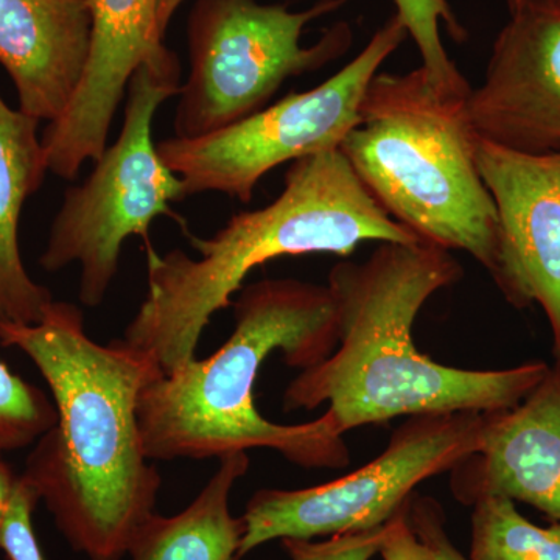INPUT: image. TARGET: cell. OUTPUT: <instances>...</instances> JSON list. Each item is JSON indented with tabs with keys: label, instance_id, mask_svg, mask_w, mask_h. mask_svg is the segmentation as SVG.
Listing matches in <instances>:
<instances>
[{
	"label": "cell",
	"instance_id": "cell-1",
	"mask_svg": "<svg viewBox=\"0 0 560 560\" xmlns=\"http://www.w3.org/2000/svg\"><path fill=\"white\" fill-rule=\"evenodd\" d=\"M0 345L38 368L58 412L22 475L73 551L90 560L127 558L162 486L143 448L138 400L164 374L120 340H92L83 312L69 302H51L38 324H0Z\"/></svg>",
	"mask_w": 560,
	"mask_h": 560
},
{
	"label": "cell",
	"instance_id": "cell-2",
	"mask_svg": "<svg viewBox=\"0 0 560 560\" xmlns=\"http://www.w3.org/2000/svg\"><path fill=\"white\" fill-rule=\"evenodd\" d=\"M463 272L451 250L423 241L378 243L363 261L335 265L327 285L337 304V348L290 382L283 410L329 404L327 411L348 433L404 416L497 412L521 404L550 364L463 370L430 359L415 345L412 327L423 305Z\"/></svg>",
	"mask_w": 560,
	"mask_h": 560
},
{
	"label": "cell",
	"instance_id": "cell-3",
	"mask_svg": "<svg viewBox=\"0 0 560 560\" xmlns=\"http://www.w3.org/2000/svg\"><path fill=\"white\" fill-rule=\"evenodd\" d=\"M234 330L209 359H194L140 390L138 422L150 460L221 458L270 448L305 469H345L350 452L330 411L312 422L280 425L254 405L268 357L304 371L338 345L329 285L298 279L249 283L232 301Z\"/></svg>",
	"mask_w": 560,
	"mask_h": 560
},
{
	"label": "cell",
	"instance_id": "cell-4",
	"mask_svg": "<svg viewBox=\"0 0 560 560\" xmlns=\"http://www.w3.org/2000/svg\"><path fill=\"white\" fill-rule=\"evenodd\" d=\"M183 249L160 254L145 245L147 294L120 341L145 353L168 375L195 359L202 331L257 267L280 257L337 254L361 243L420 238L374 200L340 149L291 162L278 198L232 217L208 238L189 234Z\"/></svg>",
	"mask_w": 560,
	"mask_h": 560
},
{
	"label": "cell",
	"instance_id": "cell-5",
	"mask_svg": "<svg viewBox=\"0 0 560 560\" xmlns=\"http://www.w3.org/2000/svg\"><path fill=\"white\" fill-rule=\"evenodd\" d=\"M469 95L445 90L422 66L378 72L340 150L397 223L420 241L464 250L492 275L499 215L475 160Z\"/></svg>",
	"mask_w": 560,
	"mask_h": 560
},
{
	"label": "cell",
	"instance_id": "cell-6",
	"mask_svg": "<svg viewBox=\"0 0 560 560\" xmlns=\"http://www.w3.org/2000/svg\"><path fill=\"white\" fill-rule=\"evenodd\" d=\"M180 90V62L162 44L131 77L124 125L113 145L95 160L83 184L69 187L40 254L44 270L80 265V301L98 307L119 272L120 254L131 237L150 243V228L172 215L184 200V184L165 165L153 140V121L162 103Z\"/></svg>",
	"mask_w": 560,
	"mask_h": 560
},
{
	"label": "cell",
	"instance_id": "cell-7",
	"mask_svg": "<svg viewBox=\"0 0 560 560\" xmlns=\"http://www.w3.org/2000/svg\"><path fill=\"white\" fill-rule=\"evenodd\" d=\"M349 0H319L290 11L257 0H195L187 21L190 70L180 83L173 138L198 139L264 109L291 77L342 57L352 44L340 22L312 47L302 46L311 22Z\"/></svg>",
	"mask_w": 560,
	"mask_h": 560
},
{
	"label": "cell",
	"instance_id": "cell-8",
	"mask_svg": "<svg viewBox=\"0 0 560 560\" xmlns=\"http://www.w3.org/2000/svg\"><path fill=\"white\" fill-rule=\"evenodd\" d=\"M407 38L394 14L355 58L324 83L287 95L212 135L161 140L156 143L160 156L183 180L186 198L219 191L248 205L257 184L272 168L340 149L359 125L361 102L371 81Z\"/></svg>",
	"mask_w": 560,
	"mask_h": 560
},
{
	"label": "cell",
	"instance_id": "cell-9",
	"mask_svg": "<svg viewBox=\"0 0 560 560\" xmlns=\"http://www.w3.org/2000/svg\"><path fill=\"white\" fill-rule=\"evenodd\" d=\"M486 412L411 416L385 451L337 480L313 488L260 489L243 512L237 560L272 540H315L381 528L407 506L416 488L448 474L477 451Z\"/></svg>",
	"mask_w": 560,
	"mask_h": 560
},
{
	"label": "cell",
	"instance_id": "cell-10",
	"mask_svg": "<svg viewBox=\"0 0 560 560\" xmlns=\"http://www.w3.org/2000/svg\"><path fill=\"white\" fill-rule=\"evenodd\" d=\"M475 160L499 215L490 278L514 307L539 305L560 361V151L523 153L478 136Z\"/></svg>",
	"mask_w": 560,
	"mask_h": 560
},
{
	"label": "cell",
	"instance_id": "cell-11",
	"mask_svg": "<svg viewBox=\"0 0 560 560\" xmlns=\"http://www.w3.org/2000/svg\"><path fill=\"white\" fill-rule=\"evenodd\" d=\"M467 114L482 139L523 153L560 151V5L523 0L510 11Z\"/></svg>",
	"mask_w": 560,
	"mask_h": 560
},
{
	"label": "cell",
	"instance_id": "cell-12",
	"mask_svg": "<svg viewBox=\"0 0 560 560\" xmlns=\"http://www.w3.org/2000/svg\"><path fill=\"white\" fill-rule=\"evenodd\" d=\"M92 31L90 57L68 108L40 136L47 171L75 179L84 162L108 147L131 77L162 44L160 0H88Z\"/></svg>",
	"mask_w": 560,
	"mask_h": 560
},
{
	"label": "cell",
	"instance_id": "cell-13",
	"mask_svg": "<svg viewBox=\"0 0 560 560\" xmlns=\"http://www.w3.org/2000/svg\"><path fill=\"white\" fill-rule=\"evenodd\" d=\"M448 474L453 497L466 506L506 497L560 523V361L521 404L486 412L477 451Z\"/></svg>",
	"mask_w": 560,
	"mask_h": 560
},
{
	"label": "cell",
	"instance_id": "cell-14",
	"mask_svg": "<svg viewBox=\"0 0 560 560\" xmlns=\"http://www.w3.org/2000/svg\"><path fill=\"white\" fill-rule=\"evenodd\" d=\"M88 0H0V65L20 109L55 121L79 90L91 47Z\"/></svg>",
	"mask_w": 560,
	"mask_h": 560
},
{
	"label": "cell",
	"instance_id": "cell-15",
	"mask_svg": "<svg viewBox=\"0 0 560 560\" xmlns=\"http://www.w3.org/2000/svg\"><path fill=\"white\" fill-rule=\"evenodd\" d=\"M38 127L0 97V324H38L54 302L25 270L18 241L25 201L49 173Z\"/></svg>",
	"mask_w": 560,
	"mask_h": 560
},
{
	"label": "cell",
	"instance_id": "cell-16",
	"mask_svg": "<svg viewBox=\"0 0 560 560\" xmlns=\"http://www.w3.org/2000/svg\"><path fill=\"white\" fill-rule=\"evenodd\" d=\"M249 469L246 452L221 456L219 469L186 510L172 517L153 515L132 537L131 560H237L242 517H234L230 497Z\"/></svg>",
	"mask_w": 560,
	"mask_h": 560
},
{
	"label": "cell",
	"instance_id": "cell-17",
	"mask_svg": "<svg viewBox=\"0 0 560 560\" xmlns=\"http://www.w3.org/2000/svg\"><path fill=\"white\" fill-rule=\"evenodd\" d=\"M470 508L469 560H560V523L534 525L506 497H482Z\"/></svg>",
	"mask_w": 560,
	"mask_h": 560
},
{
	"label": "cell",
	"instance_id": "cell-18",
	"mask_svg": "<svg viewBox=\"0 0 560 560\" xmlns=\"http://www.w3.org/2000/svg\"><path fill=\"white\" fill-rule=\"evenodd\" d=\"M394 3L407 35L418 47L422 68L431 79L445 90L469 94L470 84L448 57L441 38V24H444L456 43L467 39V31L453 13L448 0H394Z\"/></svg>",
	"mask_w": 560,
	"mask_h": 560
},
{
	"label": "cell",
	"instance_id": "cell-19",
	"mask_svg": "<svg viewBox=\"0 0 560 560\" xmlns=\"http://www.w3.org/2000/svg\"><path fill=\"white\" fill-rule=\"evenodd\" d=\"M57 420V407L46 393L0 360V453L35 444Z\"/></svg>",
	"mask_w": 560,
	"mask_h": 560
},
{
	"label": "cell",
	"instance_id": "cell-20",
	"mask_svg": "<svg viewBox=\"0 0 560 560\" xmlns=\"http://www.w3.org/2000/svg\"><path fill=\"white\" fill-rule=\"evenodd\" d=\"M39 501L38 492L21 474L9 514L0 526V551L10 560H46L33 529V512Z\"/></svg>",
	"mask_w": 560,
	"mask_h": 560
},
{
	"label": "cell",
	"instance_id": "cell-21",
	"mask_svg": "<svg viewBox=\"0 0 560 560\" xmlns=\"http://www.w3.org/2000/svg\"><path fill=\"white\" fill-rule=\"evenodd\" d=\"M388 523L381 528L338 534L324 540H282L290 560H371L378 555Z\"/></svg>",
	"mask_w": 560,
	"mask_h": 560
},
{
	"label": "cell",
	"instance_id": "cell-22",
	"mask_svg": "<svg viewBox=\"0 0 560 560\" xmlns=\"http://www.w3.org/2000/svg\"><path fill=\"white\" fill-rule=\"evenodd\" d=\"M407 518L420 540L425 541L440 560H469L455 547L447 529L441 504L430 497L415 493L407 504Z\"/></svg>",
	"mask_w": 560,
	"mask_h": 560
},
{
	"label": "cell",
	"instance_id": "cell-23",
	"mask_svg": "<svg viewBox=\"0 0 560 560\" xmlns=\"http://www.w3.org/2000/svg\"><path fill=\"white\" fill-rule=\"evenodd\" d=\"M405 510L388 522V530L378 551L382 560H440L411 528Z\"/></svg>",
	"mask_w": 560,
	"mask_h": 560
},
{
	"label": "cell",
	"instance_id": "cell-24",
	"mask_svg": "<svg viewBox=\"0 0 560 560\" xmlns=\"http://www.w3.org/2000/svg\"><path fill=\"white\" fill-rule=\"evenodd\" d=\"M18 480H20V475L14 474V470L5 463L2 453H0V526L9 514Z\"/></svg>",
	"mask_w": 560,
	"mask_h": 560
},
{
	"label": "cell",
	"instance_id": "cell-25",
	"mask_svg": "<svg viewBox=\"0 0 560 560\" xmlns=\"http://www.w3.org/2000/svg\"><path fill=\"white\" fill-rule=\"evenodd\" d=\"M183 2H186V0H160V5H158V21H160L162 35H165V32H167L172 18L175 16L176 11L183 5Z\"/></svg>",
	"mask_w": 560,
	"mask_h": 560
},
{
	"label": "cell",
	"instance_id": "cell-26",
	"mask_svg": "<svg viewBox=\"0 0 560 560\" xmlns=\"http://www.w3.org/2000/svg\"><path fill=\"white\" fill-rule=\"evenodd\" d=\"M522 2L523 0H506L508 9H510V11L515 10Z\"/></svg>",
	"mask_w": 560,
	"mask_h": 560
},
{
	"label": "cell",
	"instance_id": "cell-27",
	"mask_svg": "<svg viewBox=\"0 0 560 560\" xmlns=\"http://www.w3.org/2000/svg\"><path fill=\"white\" fill-rule=\"evenodd\" d=\"M547 2L556 3V5H560V0H547Z\"/></svg>",
	"mask_w": 560,
	"mask_h": 560
}]
</instances>
